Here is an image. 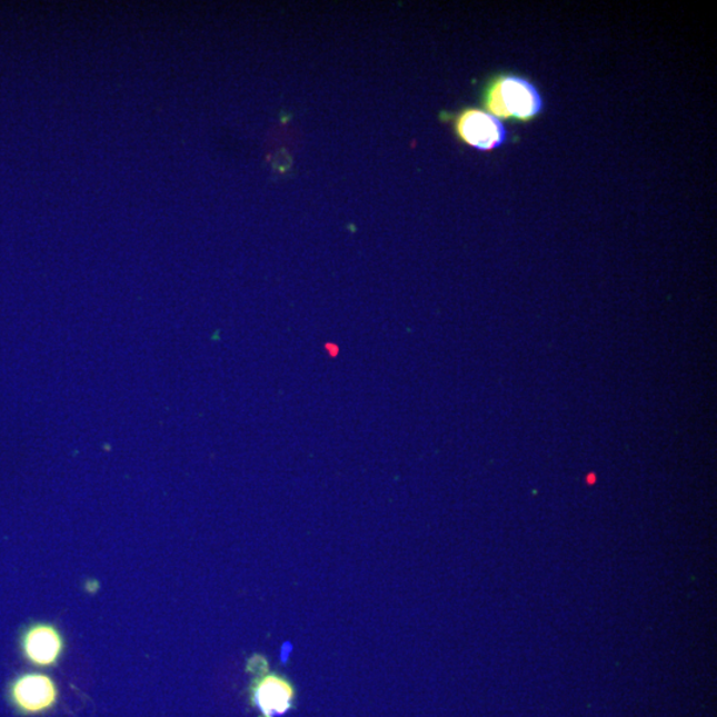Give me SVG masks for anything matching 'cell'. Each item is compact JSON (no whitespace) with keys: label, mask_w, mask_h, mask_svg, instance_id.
<instances>
[{"label":"cell","mask_w":717,"mask_h":717,"mask_svg":"<svg viewBox=\"0 0 717 717\" xmlns=\"http://www.w3.org/2000/svg\"><path fill=\"white\" fill-rule=\"evenodd\" d=\"M485 111L498 120L530 122L544 111V99L528 79L515 73H497L481 93Z\"/></svg>","instance_id":"obj_1"},{"label":"cell","mask_w":717,"mask_h":717,"mask_svg":"<svg viewBox=\"0 0 717 717\" xmlns=\"http://www.w3.org/2000/svg\"><path fill=\"white\" fill-rule=\"evenodd\" d=\"M452 122L457 139L480 152H490L504 146L508 139L507 128L501 120L480 108H464L454 114H446Z\"/></svg>","instance_id":"obj_2"},{"label":"cell","mask_w":717,"mask_h":717,"mask_svg":"<svg viewBox=\"0 0 717 717\" xmlns=\"http://www.w3.org/2000/svg\"><path fill=\"white\" fill-rule=\"evenodd\" d=\"M249 694L252 708L261 717H281L296 706V687L285 676L270 673V669L255 675Z\"/></svg>","instance_id":"obj_4"},{"label":"cell","mask_w":717,"mask_h":717,"mask_svg":"<svg viewBox=\"0 0 717 717\" xmlns=\"http://www.w3.org/2000/svg\"><path fill=\"white\" fill-rule=\"evenodd\" d=\"M19 648L23 658L36 667L58 665L64 651V639L57 627L48 624L26 626L19 635Z\"/></svg>","instance_id":"obj_5"},{"label":"cell","mask_w":717,"mask_h":717,"mask_svg":"<svg viewBox=\"0 0 717 717\" xmlns=\"http://www.w3.org/2000/svg\"><path fill=\"white\" fill-rule=\"evenodd\" d=\"M7 698L20 715H42L58 705L59 689L48 675L24 673L10 681Z\"/></svg>","instance_id":"obj_3"}]
</instances>
